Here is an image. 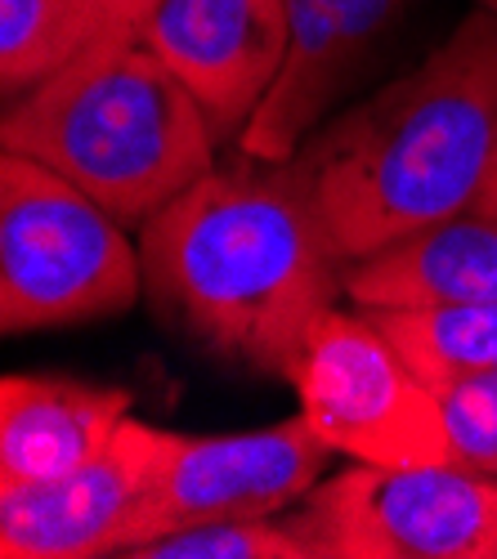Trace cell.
I'll list each match as a JSON object with an SVG mask.
<instances>
[{"label": "cell", "instance_id": "6da1fadb", "mask_svg": "<svg viewBox=\"0 0 497 559\" xmlns=\"http://www.w3.org/2000/svg\"><path fill=\"white\" fill-rule=\"evenodd\" d=\"M144 287L202 349L283 377L345 296V260L296 157L238 153L140 224Z\"/></svg>", "mask_w": 497, "mask_h": 559}, {"label": "cell", "instance_id": "7a4b0ae2", "mask_svg": "<svg viewBox=\"0 0 497 559\" xmlns=\"http://www.w3.org/2000/svg\"><path fill=\"white\" fill-rule=\"evenodd\" d=\"M497 148V10H475L409 76L296 153L341 260L471 211Z\"/></svg>", "mask_w": 497, "mask_h": 559}, {"label": "cell", "instance_id": "3957f363", "mask_svg": "<svg viewBox=\"0 0 497 559\" xmlns=\"http://www.w3.org/2000/svg\"><path fill=\"white\" fill-rule=\"evenodd\" d=\"M0 144L144 224L215 166L202 104L140 36H108L5 104Z\"/></svg>", "mask_w": 497, "mask_h": 559}, {"label": "cell", "instance_id": "277c9868", "mask_svg": "<svg viewBox=\"0 0 497 559\" xmlns=\"http://www.w3.org/2000/svg\"><path fill=\"white\" fill-rule=\"evenodd\" d=\"M144 260L113 211L27 153L0 157V332L117 318L140 300Z\"/></svg>", "mask_w": 497, "mask_h": 559}, {"label": "cell", "instance_id": "5b68a950", "mask_svg": "<svg viewBox=\"0 0 497 559\" xmlns=\"http://www.w3.org/2000/svg\"><path fill=\"white\" fill-rule=\"evenodd\" d=\"M287 381L300 416L332 452L368 465L453 461L439 390H430L368 309H328Z\"/></svg>", "mask_w": 497, "mask_h": 559}, {"label": "cell", "instance_id": "8992f818", "mask_svg": "<svg viewBox=\"0 0 497 559\" xmlns=\"http://www.w3.org/2000/svg\"><path fill=\"white\" fill-rule=\"evenodd\" d=\"M292 520L313 559H497V475L358 461L313 484Z\"/></svg>", "mask_w": 497, "mask_h": 559}, {"label": "cell", "instance_id": "52a82bcc", "mask_svg": "<svg viewBox=\"0 0 497 559\" xmlns=\"http://www.w3.org/2000/svg\"><path fill=\"white\" fill-rule=\"evenodd\" d=\"M332 448L296 412L279 426L206 435H175L162 479L140 506L117 555H130L162 533L220 524V520H269L300 501L323 475Z\"/></svg>", "mask_w": 497, "mask_h": 559}, {"label": "cell", "instance_id": "ba28073f", "mask_svg": "<svg viewBox=\"0 0 497 559\" xmlns=\"http://www.w3.org/2000/svg\"><path fill=\"white\" fill-rule=\"evenodd\" d=\"M170 430L126 416L104 452L40 484L0 488V555L5 559H95L117 555L140 506L162 479Z\"/></svg>", "mask_w": 497, "mask_h": 559}, {"label": "cell", "instance_id": "9c48e42d", "mask_svg": "<svg viewBox=\"0 0 497 559\" xmlns=\"http://www.w3.org/2000/svg\"><path fill=\"white\" fill-rule=\"evenodd\" d=\"M140 40L189 85L220 144H238L287 55V0H157Z\"/></svg>", "mask_w": 497, "mask_h": 559}, {"label": "cell", "instance_id": "30bf717a", "mask_svg": "<svg viewBox=\"0 0 497 559\" xmlns=\"http://www.w3.org/2000/svg\"><path fill=\"white\" fill-rule=\"evenodd\" d=\"M403 10L409 0H287V55L264 104L242 126L238 153L292 162Z\"/></svg>", "mask_w": 497, "mask_h": 559}, {"label": "cell", "instance_id": "8fae6325", "mask_svg": "<svg viewBox=\"0 0 497 559\" xmlns=\"http://www.w3.org/2000/svg\"><path fill=\"white\" fill-rule=\"evenodd\" d=\"M358 309H435L497 300V215L458 211L345 264Z\"/></svg>", "mask_w": 497, "mask_h": 559}, {"label": "cell", "instance_id": "7c38bea8", "mask_svg": "<svg viewBox=\"0 0 497 559\" xmlns=\"http://www.w3.org/2000/svg\"><path fill=\"white\" fill-rule=\"evenodd\" d=\"M130 416V394L72 377L0 381V488L40 484L104 452Z\"/></svg>", "mask_w": 497, "mask_h": 559}, {"label": "cell", "instance_id": "4fadbf2b", "mask_svg": "<svg viewBox=\"0 0 497 559\" xmlns=\"http://www.w3.org/2000/svg\"><path fill=\"white\" fill-rule=\"evenodd\" d=\"M372 318L430 390H448L484 377V371H497V300L377 309Z\"/></svg>", "mask_w": 497, "mask_h": 559}, {"label": "cell", "instance_id": "5bb4252c", "mask_svg": "<svg viewBox=\"0 0 497 559\" xmlns=\"http://www.w3.org/2000/svg\"><path fill=\"white\" fill-rule=\"evenodd\" d=\"M108 40L90 0H0V90L5 104Z\"/></svg>", "mask_w": 497, "mask_h": 559}, {"label": "cell", "instance_id": "9a60e30c", "mask_svg": "<svg viewBox=\"0 0 497 559\" xmlns=\"http://www.w3.org/2000/svg\"><path fill=\"white\" fill-rule=\"evenodd\" d=\"M126 559H313L300 524L287 520H220L162 533Z\"/></svg>", "mask_w": 497, "mask_h": 559}, {"label": "cell", "instance_id": "2e32d148", "mask_svg": "<svg viewBox=\"0 0 497 559\" xmlns=\"http://www.w3.org/2000/svg\"><path fill=\"white\" fill-rule=\"evenodd\" d=\"M439 403L453 439V461L497 475V371L439 390Z\"/></svg>", "mask_w": 497, "mask_h": 559}, {"label": "cell", "instance_id": "e0dca14e", "mask_svg": "<svg viewBox=\"0 0 497 559\" xmlns=\"http://www.w3.org/2000/svg\"><path fill=\"white\" fill-rule=\"evenodd\" d=\"M99 10L108 36H140L149 14L157 10V0H90Z\"/></svg>", "mask_w": 497, "mask_h": 559}, {"label": "cell", "instance_id": "ac0fdd59", "mask_svg": "<svg viewBox=\"0 0 497 559\" xmlns=\"http://www.w3.org/2000/svg\"><path fill=\"white\" fill-rule=\"evenodd\" d=\"M475 211H484V215H497V148H493L488 175H484V183H480V198H475Z\"/></svg>", "mask_w": 497, "mask_h": 559}, {"label": "cell", "instance_id": "d6986e66", "mask_svg": "<svg viewBox=\"0 0 497 559\" xmlns=\"http://www.w3.org/2000/svg\"><path fill=\"white\" fill-rule=\"evenodd\" d=\"M480 5H484V10H497V0H480Z\"/></svg>", "mask_w": 497, "mask_h": 559}]
</instances>
